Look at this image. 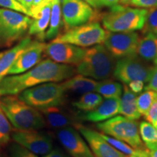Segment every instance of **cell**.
<instances>
[{
    "instance_id": "1",
    "label": "cell",
    "mask_w": 157,
    "mask_h": 157,
    "mask_svg": "<svg viewBox=\"0 0 157 157\" xmlns=\"http://www.w3.org/2000/svg\"><path fill=\"white\" fill-rule=\"evenodd\" d=\"M76 73V69L71 65L46 59L24 73L5 76L0 82V95H17L23 90L39 84L63 82Z\"/></svg>"
},
{
    "instance_id": "2",
    "label": "cell",
    "mask_w": 157,
    "mask_h": 157,
    "mask_svg": "<svg viewBox=\"0 0 157 157\" xmlns=\"http://www.w3.org/2000/svg\"><path fill=\"white\" fill-rule=\"evenodd\" d=\"M0 103L10 122L16 129H39L46 127L41 111L25 103L16 95L3 96Z\"/></svg>"
},
{
    "instance_id": "3",
    "label": "cell",
    "mask_w": 157,
    "mask_h": 157,
    "mask_svg": "<svg viewBox=\"0 0 157 157\" xmlns=\"http://www.w3.org/2000/svg\"><path fill=\"white\" fill-rule=\"evenodd\" d=\"M102 16L103 27L111 32H132L142 30L145 25L148 10L126 5L110 7Z\"/></svg>"
},
{
    "instance_id": "4",
    "label": "cell",
    "mask_w": 157,
    "mask_h": 157,
    "mask_svg": "<svg viewBox=\"0 0 157 157\" xmlns=\"http://www.w3.org/2000/svg\"><path fill=\"white\" fill-rule=\"evenodd\" d=\"M114 58L103 44L85 50L83 58L76 65V73L97 80H103L113 74Z\"/></svg>"
},
{
    "instance_id": "5",
    "label": "cell",
    "mask_w": 157,
    "mask_h": 157,
    "mask_svg": "<svg viewBox=\"0 0 157 157\" xmlns=\"http://www.w3.org/2000/svg\"><path fill=\"white\" fill-rule=\"evenodd\" d=\"M65 93L61 83L48 82L23 90L17 96L25 103L41 111L63 105Z\"/></svg>"
},
{
    "instance_id": "6",
    "label": "cell",
    "mask_w": 157,
    "mask_h": 157,
    "mask_svg": "<svg viewBox=\"0 0 157 157\" xmlns=\"http://www.w3.org/2000/svg\"><path fill=\"white\" fill-rule=\"evenodd\" d=\"M32 18L19 12L0 7V47H10L29 31Z\"/></svg>"
},
{
    "instance_id": "7",
    "label": "cell",
    "mask_w": 157,
    "mask_h": 157,
    "mask_svg": "<svg viewBox=\"0 0 157 157\" xmlns=\"http://www.w3.org/2000/svg\"><path fill=\"white\" fill-rule=\"evenodd\" d=\"M96 127L103 134L123 141L133 148H143L138 124L135 120L117 115L106 121L97 123Z\"/></svg>"
},
{
    "instance_id": "8",
    "label": "cell",
    "mask_w": 157,
    "mask_h": 157,
    "mask_svg": "<svg viewBox=\"0 0 157 157\" xmlns=\"http://www.w3.org/2000/svg\"><path fill=\"white\" fill-rule=\"evenodd\" d=\"M106 35L107 31L104 30L99 23L92 21L67 29L64 33L58 35L52 41L87 48L103 43Z\"/></svg>"
},
{
    "instance_id": "9",
    "label": "cell",
    "mask_w": 157,
    "mask_h": 157,
    "mask_svg": "<svg viewBox=\"0 0 157 157\" xmlns=\"http://www.w3.org/2000/svg\"><path fill=\"white\" fill-rule=\"evenodd\" d=\"M151 69L152 67L147 66L135 55L119 58L115 63L113 76L116 79L125 84L135 80L147 83Z\"/></svg>"
},
{
    "instance_id": "10",
    "label": "cell",
    "mask_w": 157,
    "mask_h": 157,
    "mask_svg": "<svg viewBox=\"0 0 157 157\" xmlns=\"http://www.w3.org/2000/svg\"><path fill=\"white\" fill-rule=\"evenodd\" d=\"M61 11L66 30L98 18L93 7L83 0H61Z\"/></svg>"
},
{
    "instance_id": "11",
    "label": "cell",
    "mask_w": 157,
    "mask_h": 157,
    "mask_svg": "<svg viewBox=\"0 0 157 157\" xmlns=\"http://www.w3.org/2000/svg\"><path fill=\"white\" fill-rule=\"evenodd\" d=\"M140 36L135 31L132 32H111L107 35L103 44L114 58L135 56Z\"/></svg>"
},
{
    "instance_id": "12",
    "label": "cell",
    "mask_w": 157,
    "mask_h": 157,
    "mask_svg": "<svg viewBox=\"0 0 157 157\" xmlns=\"http://www.w3.org/2000/svg\"><path fill=\"white\" fill-rule=\"evenodd\" d=\"M11 136L17 144L36 155L44 156L53 149L51 137L38 129H16L12 132Z\"/></svg>"
},
{
    "instance_id": "13",
    "label": "cell",
    "mask_w": 157,
    "mask_h": 157,
    "mask_svg": "<svg viewBox=\"0 0 157 157\" xmlns=\"http://www.w3.org/2000/svg\"><path fill=\"white\" fill-rule=\"evenodd\" d=\"M44 52L58 63L76 66L83 58L85 49L68 43L52 41L46 44Z\"/></svg>"
},
{
    "instance_id": "14",
    "label": "cell",
    "mask_w": 157,
    "mask_h": 157,
    "mask_svg": "<svg viewBox=\"0 0 157 157\" xmlns=\"http://www.w3.org/2000/svg\"><path fill=\"white\" fill-rule=\"evenodd\" d=\"M57 137L71 157H95L89 145L76 128L68 127L58 129Z\"/></svg>"
},
{
    "instance_id": "15",
    "label": "cell",
    "mask_w": 157,
    "mask_h": 157,
    "mask_svg": "<svg viewBox=\"0 0 157 157\" xmlns=\"http://www.w3.org/2000/svg\"><path fill=\"white\" fill-rule=\"evenodd\" d=\"M75 128L87 141L95 157H127L103 138L101 133L82 124L74 125Z\"/></svg>"
},
{
    "instance_id": "16",
    "label": "cell",
    "mask_w": 157,
    "mask_h": 157,
    "mask_svg": "<svg viewBox=\"0 0 157 157\" xmlns=\"http://www.w3.org/2000/svg\"><path fill=\"white\" fill-rule=\"evenodd\" d=\"M46 44L43 42H31L19 55L10 68L7 75H17L27 71L41 61Z\"/></svg>"
},
{
    "instance_id": "17",
    "label": "cell",
    "mask_w": 157,
    "mask_h": 157,
    "mask_svg": "<svg viewBox=\"0 0 157 157\" xmlns=\"http://www.w3.org/2000/svg\"><path fill=\"white\" fill-rule=\"evenodd\" d=\"M52 0H44L36 7L30 10L32 21L29 29V35H35L40 39L44 40V34L50 24Z\"/></svg>"
},
{
    "instance_id": "18",
    "label": "cell",
    "mask_w": 157,
    "mask_h": 157,
    "mask_svg": "<svg viewBox=\"0 0 157 157\" xmlns=\"http://www.w3.org/2000/svg\"><path fill=\"white\" fill-rule=\"evenodd\" d=\"M119 113V98H105L93 111L80 116L82 120L99 123L106 121Z\"/></svg>"
},
{
    "instance_id": "19",
    "label": "cell",
    "mask_w": 157,
    "mask_h": 157,
    "mask_svg": "<svg viewBox=\"0 0 157 157\" xmlns=\"http://www.w3.org/2000/svg\"><path fill=\"white\" fill-rule=\"evenodd\" d=\"M31 39L29 36L21 39L18 44L0 53V82L7 76L8 71L14 63L19 55L31 44Z\"/></svg>"
},
{
    "instance_id": "20",
    "label": "cell",
    "mask_w": 157,
    "mask_h": 157,
    "mask_svg": "<svg viewBox=\"0 0 157 157\" xmlns=\"http://www.w3.org/2000/svg\"><path fill=\"white\" fill-rule=\"evenodd\" d=\"M41 113L44 118L46 124L54 129H60L75 125L73 119L60 106L52 107L42 110Z\"/></svg>"
},
{
    "instance_id": "21",
    "label": "cell",
    "mask_w": 157,
    "mask_h": 157,
    "mask_svg": "<svg viewBox=\"0 0 157 157\" xmlns=\"http://www.w3.org/2000/svg\"><path fill=\"white\" fill-rule=\"evenodd\" d=\"M136 95L129 89L127 84H124L123 92L119 98V113L131 120H137L141 117L136 104Z\"/></svg>"
},
{
    "instance_id": "22",
    "label": "cell",
    "mask_w": 157,
    "mask_h": 157,
    "mask_svg": "<svg viewBox=\"0 0 157 157\" xmlns=\"http://www.w3.org/2000/svg\"><path fill=\"white\" fill-rule=\"evenodd\" d=\"M98 82L93 78L87 77L81 74L74 75L61 82L65 91L74 92L76 93L84 94L95 90Z\"/></svg>"
},
{
    "instance_id": "23",
    "label": "cell",
    "mask_w": 157,
    "mask_h": 157,
    "mask_svg": "<svg viewBox=\"0 0 157 157\" xmlns=\"http://www.w3.org/2000/svg\"><path fill=\"white\" fill-rule=\"evenodd\" d=\"M136 55L145 61L151 62L157 58V36L151 32L139 40Z\"/></svg>"
},
{
    "instance_id": "24",
    "label": "cell",
    "mask_w": 157,
    "mask_h": 157,
    "mask_svg": "<svg viewBox=\"0 0 157 157\" xmlns=\"http://www.w3.org/2000/svg\"><path fill=\"white\" fill-rule=\"evenodd\" d=\"M62 20L61 0H52L50 24L44 34V39H54L58 36Z\"/></svg>"
},
{
    "instance_id": "25",
    "label": "cell",
    "mask_w": 157,
    "mask_h": 157,
    "mask_svg": "<svg viewBox=\"0 0 157 157\" xmlns=\"http://www.w3.org/2000/svg\"><path fill=\"white\" fill-rule=\"evenodd\" d=\"M95 91L105 98H120L123 92V86L111 79H103L98 82Z\"/></svg>"
},
{
    "instance_id": "26",
    "label": "cell",
    "mask_w": 157,
    "mask_h": 157,
    "mask_svg": "<svg viewBox=\"0 0 157 157\" xmlns=\"http://www.w3.org/2000/svg\"><path fill=\"white\" fill-rule=\"evenodd\" d=\"M103 101V96L99 93L90 92L83 94L77 101L73 102L72 105L80 111L87 112L95 109Z\"/></svg>"
},
{
    "instance_id": "27",
    "label": "cell",
    "mask_w": 157,
    "mask_h": 157,
    "mask_svg": "<svg viewBox=\"0 0 157 157\" xmlns=\"http://www.w3.org/2000/svg\"><path fill=\"white\" fill-rule=\"evenodd\" d=\"M157 96V93L153 90H146L136 98L137 109L140 115L145 116Z\"/></svg>"
},
{
    "instance_id": "28",
    "label": "cell",
    "mask_w": 157,
    "mask_h": 157,
    "mask_svg": "<svg viewBox=\"0 0 157 157\" xmlns=\"http://www.w3.org/2000/svg\"><path fill=\"white\" fill-rule=\"evenodd\" d=\"M138 129L140 138L145 143L157 142V131L152 124L147 121H142Z\"/></svg>"
},
{
    "instance_id": "29",
    "label": "cell",
    "mask_w": 157,
    "mask_h": 157,
    "mask_svg": "<svg viewBox=\"0 0 157 157\" xmlns=\"http://www.w3.org/2000/svg\"><path fill=\"white\" fill-rule=\"evenodd\" d=\"M12 134L10 122L4 112L0 103V146L9 142Z\"/></svg>"
},
{
    "instance_id": "30",
    "label": "cell",
    "mask_w": 157,
    "mask_h": 157,
    "mask_svg": "<svg viewBox=\"0 0 157 157\" xmlns=\"http://www.w3.org/2000/svg\"><path fill=\"white\" fill-rule=\"evenodd\" d=\"M101 135L111 146H112L113 148L119 151L120 152L123 153V154L126 155H130L133 154L135 151V150H136V149L133 148L132 147L129 146L127 143L123 142V141L120 140H118V139L114 138V137L103 134V133H101Z\"/></svg>"
},
{
    "instance_id": "31",
    "label": "cell",
    "mask_w": 157,
    "mask_h": 157,
    "mask_svg": "<svg viewBox=\"0 0 157 157\" xmlns=\"http://www.w3.org/2000/svg\"><path fill=\"white\" fill-rule=\"evenodd\" d=\"M143 30L144 34L151 32L157 36V7L148 10L146 23Z\"/></svg>"
},
{
    "instance_id": "32",
    "label": "cell",
    "mask_w": 157,
    "mask_h": 157,
    "mask_svg": "<svg viewBox=\"0 0 157 157\" xmlns=\"http://www.w3.org/2000/svg\"><path fill=\"white\" fill-rule=\"evenodd\" d=\"M0 7L19 12L31 17L29 11L25 9L17 0H0Z\"/></svg>"
},
{
    "instance_id": "33",
    "label": "cell",
    "mask_w": 157,
    "mask_h": 157,
    "mask_svg": "<svg viewBox=\"0 0 157 157\" xmlns=\"http://www.w3.org/2000/svg\"><path fill=\"white\" fill-rule=\"evenodd\" d=\"M10 157H38L34 153L30 151L18 144H14L10 148Z\"/></svg>"
},
{
    "instance_id": "34",
    "label": "cell",
    "mask_w": 157,
    "mask_h": 157,
    "mask_svg": "<svg viewBox=\"0 0 157 157\" xmlns=\"http://www.w3.org/2000/svg\"><path fill=\"white\" fill-rule=\"evenodd\" d=\"M127 5L139 8H151L157 7V0H131Z\"/></svg>"
},
{
    "instance_id": "35",
    "label": "cell",
    "mask_w": 157,
    "mask_h": 157,
    "mask_svg": "<svg viewBox=\"0 0 157 157\" xmlns=\"http://www.w3.org/2000/svg\"><path fill=\"white\" fill-rule=\"evenodd\" d=\"M144 117L146 120L152 124L153 125L157 122V96Z\"/></svg>"
},
{
    "instance_id": "36",
    "label": "cell",
    "mask_w": 157,
    "mask_h": 157,
    "mask_svg": "<svg viewBox=\"0 0 157 157\" xmlns=\"http://www.w3.org/2000/svg\"><path fill=\"white\" fill-rule=\"evenodd\" d=\"M144 89L146 90H153L157 93V65L152 67L150 78Z\"/></svg>"
},
{
    "instance_id": "37",
    "label": "cell",
    "mask_w": 157,
    "mask_h": 157,
    "mask_svg": "<svg viewBox=\"0 0 157 157\" xmlns=\"http://www.w3.org/2000/svg\"><path fill=\"white\" fill-rule=\"evenodd\" d=\"M127 85L128 86L129 89L133 93H135V95L142 93V91L144 90L145 87V83L143 81H140V80L132 81L129 82V84H127Z\"/></svg>"
},
{
    "instance_id": "38",
    "label": "cell",
    "mask_w": 157,
    "mask_h": 157,
    "mask_svg": "<svg viewBox=\"0 0 157 157\" xmlns=\"http://www.w3.org/2000/svg\"><path fill=\"white\" fill-rule=\"evenodd\" d=\"M148 151V157H157V142L146 143Z\"/></svg>"
},
{
    "instance_id": "39",
    "label": "cell",
    "mask_w": 157,
    "mask_h": 157,
    "mask_svg": "<svg viewBox=\"0 0 157 157\" xmlns=\"http://www.w3.org/2000/svg\"><path fill=\"white\" fill-rule=\"evenodd\" d=\"M43 157H68L59 148H53L50 153L48 154L44 155Z\"/></svg>"
},
{
    "instance_id": "40",
    "label": "cell",
    "mask_w": 157,
    "mask_h": 157,
    "mask_svg": "<svg viewBox=\"0 0 157 157\" xmlns=\"http://www.w3.org/2000/svg\"><path fill=\"white\" fill-rule=\"evenodd\" d=\"M127 157H148V149H136L133 154L128 155Z\"/></svg>"
},
{
    "instance_id": "41",
    "label": "cell",
    "mask_w": 157,
    "mask_h": 157,
    "mask_svg": "<svg viewBox=\"0 0 157 157\" xmlns=\"http://www.w3.org/2000/svg\"><path fill=\"white\" fill-rule=\"evenodd\" d=\"M99 6L101 7H111L119 4V0H98Z\"/></svg>"
},
{
    "instance_id": "42",
    "label": "cell",
    "mask_w": 157,
    "mask_h": 157,
    "mask_svg": "<svg viewBox=\"0 0 157 157\" xmlns=\"http://www.w3.org/2000/svg\"><path fill=\"white\" fill-rule=\"evenodd\" d=\"M34 0H21V4L22 5L25 9L28 10L30 13V9L32 7ZM31 14V13H30Z\"/></svg>"
},
{
    "instance_id": "43",
    "label": "cell",
    "mask_w": 157,
    "mask_h": 157,
    "mask_svg": "<svg viewBox=\"0 0 157 157\" xmlns=\"http://www.w3.org/2000/svg\"><path fill=\"white\" fill-rule=\"evenodd\" d=\"M83 1L87 2V4L91 6L92 7H94V8L97 9L99 8L100 6H99V2L98 0H83Z\"/></svg>"
},
{
    "instance_id": "44",
    "label": "cell",
    "mask_w": 157,
    "mask_h": 157,
    "mask_svg": "<svg viewBox=\"0 0 157 157\" xmlns=\"http://www.w3.org/2000/svg\"><path fill=\"white\" fill-rule=\"evenodd\" d=\"M43 1H44V0H34V2H33V5H32V7H31V8H32V7H36V6H38L39 4L42 3Z\"/></svg>"
},
{
    "instance_id": "45",
    "label": "cell",
    "mask_w": 157,
    "mask_h": 157,
    "mask_svg": "<svg viewBox=\"0 0 157 157\" xmlns=\"http://www.w3.org/2000/svg\"><path fill=\"white\" fill-rule=\"evenodd\" d=\"M131 0H119V4H121V5H127Z\"/></svg>"
},
{
    "instance_id": "46",
    "label": "cell",
    "mask_w": 157,
    "mask_h": 157,
    "mask_svg": "<svg viewBox=\"0 0 157 157\" xmlns=\"http://www.w3.org/2000/svg\"><path fill=\"white\" fill-rule=\"evenodd\" d=\"M154 63H155V64H156V65H157V58H156V59H155V60H154Z\"/></svg>"
},
{
    "instance_id": "47",
    "label": "cell",
    "mask_w": 157,
    "mask_h": 157,
    "mask_svg": "<svg viewBox=\"0 0 157 157\" xmlns=\"http://www.w3.org/2000/svg\"><path fill=\"white\" fill-rule=\"evenodd\" d=\"M154 127H155V128H156V131H157V122L155 124H154Z\"/></svg>"
},
{
    "instance_id": "48",
    "label": "cell",
    "mask_w": 157,
    "mask_h": 157,
    "mask_svg": "<svg viewBox=\"0 0 157 157\" xmlns=\"http://www.w3.org/2000/svg\"><path fill=\"white\" fill-rule=\"evenodd\" d=\"M17 1H18V2H20V3H21V0H17Z\"/></svg>"
}]
</instances>
